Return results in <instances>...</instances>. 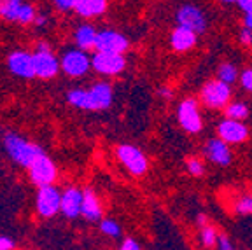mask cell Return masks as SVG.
Instances as JSON below:
<instances>
[{
  "instance_id": "cell-1",
  "label": "cell",
  "mask_w": 252,
  "mask_h": 250,
  "mask_svg": "<svg viewBox=\"0 0 252 250\" xmlns=\"http://www.w3.org/2000/svg\"><path fill=\"white\" fill-rule=\"evenodd\" d=\"M67 102L75 109L83 110H105L114 102V91L109 82H96L88 90L75 88L67 93Z\"/></svg>"
},
{
  "instance_id": "cell-2",
  "label": "cell",
  "mask_w": 252,
  "mask_h": 250,
  "mask_svg": "<svg viewBox=\"0 0 252 250\" xmlns=\"http://www.w3.org/2000/svg\"><path fill=\"white\" fill-rule=\"evenodd\" d=\"M4 147H5V153L9 154V157L12 161H16L20 166H23V168H30L40 156L46 154L42 151V147H39L33 142H28L27 138L20 137L16 133H5Z\"/></svg>"
},
{
  "instance_id": "cell-3",
  "label": "cell",
  "mask_w": 252,
  "mask_h": 250,
  "mask_svg": "<svg viewBox=\"0 0 252 250\" xmlns=\"http://www.w3.org/2000/svg\"><path fill=\"white\" fill-rule=\"evenodd\" d=\"M200 100L209 109H226L231 102V86L219 79H212L203 84L200 91Z\"/></svg>"
},
{
  "instance_id": "cell-4",
  "label": "cell",
  "mask_w": 252,
  "mask_h": 250,
  "mask_svg": "<svg viewBox=\"0 0 252 250\" xmlns=\"http://www.w3.org/2000/svg\"><path fill=\"white\" fill-rule=\"evenodd\" d=\"M177 121L186 133L196 135L203 129V118L196 98H184L177 107Z\"/></svg>"
},
{
  "instance_id": "cell-5",
  "label": "cell",
  "mask_w": 252,
  "mask_h": 250,
  "mask_svg": "<svg viewBox=\"0 0 252 250\" xmlns=\"http://www.w3.org/2000/svg\"><path fill=\"white\" fill-rule=\"evenodd\" d=\"M116 156H118V159L121 161L123 166L135 177H142L147 172V168H149V161H147L146 154L131 144L118 145V149H116Z\"/></svg>"
},
{
  "instance_id": "cell-6",
  "label": "cell",
  "mask_w": 252,
  "mask_h": 250,
  "mask_svg": "<svg viewBox=\"0 0 252 250\" xmlns=\"http://www.w3.org/2000/svg\"><path fill=\"white\" fill-rule=\"evenodd\" d=\"M33 66H35V77L40 79H53L62 70L58 58L53 55L46 42L37 44V49L33 53Z\"/></svg>"
},
{
  "instance_id": "cell-7",
  "label": "cell",
  "mask_w": 252,
  "mask_h": 250,
  "mask_svg": "<svg viewBox=\"0 0 252 250\" xmlns=\"http://www.w3.org/2000/svg\"><path fill=\"white\" fill-rule=\"evenodd\" d=\"M175 20H177V27L193 30L194 33H203L207 30V25H209L207 23V18H205V12L193 4L181 5L177 14H175Z\"/></svg>"
},
{
  "instance_id": "cell-8",
  "label": "cell",
  "mask_w": 252,
  "mask_h": 250,
  "mask_svg": "<svg viewBox=\"0 0 252 250\" xmlns=\"http://www.w3.org/2000/svg\"><path fill=\"white\" fill-rule=\"evenodd\" d=\"M35 207L40 217H53L62 212V192L55 186H44L39 188L35 199Z\"/></svg>"
},
{
  "instance_id": "cell-9",
  "label": "cell",
  "mask_w": 252,
  "mask_h": 250,
  "mask_svg": "<svg viewBox=\"0 0 252 250\" xmlns=\"http://www.w3.org/2000/svg\"><path fill=\"white\" fill-rule=\"evenodd\" d=\"M60 65L68 77H83L91 68V58L83 49H70L63 55Z\"/></svg>"
},
{
  "instance_id": "cell-10",
  "label": "cell",
  "mask_w": 252,
  "mask_h": 250,
  "mask_svg": "<svg viewBox=\"0 0 252 250\" xmlns=\"http://www.w3.org/2000/svg\"><path fill=\"white\" fill-rule=\"evenodd\" d=\"M126 58L123 55H114V53H94L91 58V68L107 77L118 75L125 70Z\"/></svg>"
},
{
  "instance_id": "cell-11",
  "label": "cell",
  "mask_w": 252,
  "mask_h": 250,
  "mask_svg": "<svg viewBox=\"0 0 252 250\" xmlns=\"http://www.w3.org/2000/svg\"><path fill=\"white\" fill-rule=\"evenodd\" d=\"M28 173H30V180L33 184L44 188V186H53L56 175H58V170H56L55 161L44 154L28 168Z\"/></svg>"
},
{
  "instance_id": "cell-12",
  "label": "cell",
  "mask_w": 252,
  "mask_h": 250,
  "mask_svg": "<svg viewBox=\"0 0 252 250\" xmlns=\"http://www.w3.org/2000/svg\"><path fill=\"white\" fill-rule=\"evenodd\" d=\"M130 42L123 33L114 30H102L98 31L94 49L96 53H114V55H123L128 49Z\"/></svg>"
},
{
  "instance_id": "cell-13",
  "label": "cell",
  "mask_w": 252,
  "mask_h": 250,
  "mask_svg": "<svg viewBox=\"0 0 252 250\" xmlns=\"http://www.w3.org/2000/svg\"><path fill=\"white\" fill-rule=\"evenodd\" d=\"M217 137L220 140H224L229 145L244 144L249 138V128L242 121H235V119L224 118L217 125Z\"/></svg>"
},
{
  "instance_id": "cell-14",
  "label": "cell",
  "mask_w": 252,
  "mask_h": 250,
  "mask_svg": "<svg viewBox=\"0 0 252 250\" xmlns=\"http://www.w3.org/2000/svg\"><path fill=\"white\" fill-rule=\"evenodd\" d=\"M7 68L11 74L21 79L35 77V66H33V53L12 51L7 58Z\"/></svg>"
},
{
  "instance_id": "cell-15",
  "label": "cell",
  "mask_w": 252,
  "mask_h": 250,
  "mask_svg": "<svg viewBox=\"0 0 252 250\" xmlns=\"http://www.w3.org/2000/svg\"><path fill=\"white\" fill-rule=\"evenodd\" d=\"M203 154L207 159L212 161L214 164H219V166H228L233 159L229 144H226L224 140H220L219 137L210 138V140L205 142Z\"/></svg>"
},
{
  "instance_id": "cell-16",
  "label": "cell",
  "mask_w": 252,
  "mask_h": 250,
  "mask_svg": "<svg viewBox=\"0 0 252 250\" xmlns=\"http://www.w3.org/2000/svg\"><path fill=\"white\" fill-rule=\"evenodd\" d=\"M198 42V33H194L193 30H188L184 27L173 28V31L170 33V46L175 53H188L191 51Z\"/></svg>"
},
{
  "instance_id": "cell-17",
  "label": "cell",
  "mask_w": 252,
  "mask_h": 250,
  "mask_svg": "<svg viewBox=\"0 0 252 250\" xmlns=\"http://www.w3.org/2000/svg\"><path fill=\"white\" fill-rule=\"evenodd\" d=\"M83 210V191L77 188H68L62 194V212L68 219H75Z\"/></svg>"
},
{
  "instance_id": "cell-18",
  "label": "cell",
  "mask_w": 252,
  "mask_h": 250,
  "mask_svg": "<svg viewBox=\"0 0 252 250\" xmlns=\"http://www.w3.org/2000/svg\"><path fill=\"white\" fill-rule=\"evenodd\" d=\"M81 215L90 222H96L102 219V203H100L98 196L94 194L91 189H84L83 191V210Z\"/></svg>"
},
{
  "instance_id": "cell-19",
  "label": "cell",
  "mask_w": 252,
  "mask_h": 250,
  "mask_svg": "<svg viewBox=\"0 0 252 250\" xmlns=\"http://www.w3.org/2000/svg\"><path fill=\"white\" fill-rule=\"evenodd\" d=\"M107 0H77L74 11L77 12L81 18H96V16H102L107 11Z\"/></svg>"
},
{
  "instance_id": "cell-20",
  "label": "cell",
  "mask_w": 252,
  "mask_h": 250,
  "mask_svg": "<svg viewBox=\"0 0 252 250\" xmlns=\"http://www.w3.org/2000/svg\"><path fill=\"white\" fill-rule=\"evenodd\" d=\"M198 224H200V231H198V240L200 245L205 250H210L214 247H217V240H219V233L212 224L207 222L205 215H198Z\"/></svg>"
},
{
  "instance_id": "cell-21",
  "label": "cell",
  "mask_w": 252,
  "mask_h": 250,
  "mask_svg": "<svg viewBox=\"0 0 252 250\" xmlns=\"http://www.w3.org/2000/svg\"><path fill=\"white\" fill-rule=\"evenodd\" d=\"M96 37H98V31L94 30L93 25H81L74 33V40L77 44V49H83V51L94 49Z\"/></svg>"
},
{
  "instance_id": "cell-22",
  "label": "cell",
  "mask_w": 252,
  "mask_h": 250,
  "mask_svg": "<svg viewBox=\"0 0 252 250\" xmlns=\"http://www.w3.org/2000/svg\"><path fill=\"white\" fill-rule=\"evenodd\" d=\"M23 5V0H0V18L5 21H18Z\"/></svg>"
},
{
  "instance_id": "cell-23",
  "label": "cell",
  "mask_w": 252,
  "mask_h": 250,
  "mask_svg": "<svg viewBox=\"0 0 252 250\" xmlns=\"http://www.w3.org/2000/svg\"><path fill=\"white\" fill-rule=\"evenodd\" d=\"M217 79L231 86V84H235L240 79V72H238V68L233 63H220L219 68H217Z\"/></svg>"
},
{
  "instance_id": "cell-24",
  "label": "cell",
  "mask_w": 252,
  "mask_h": 250,
  "mask_svg": "<svg viewBox=\"0 0 252 250\" xmlns=\"http://www.w3.org/2000/svg\"><path fill=\"white\" fill-rule=\"evenodd\" d=\"M224 114L228 119H235V121H242L249 118V105L244 102H229V105L224 109Z\"/></svg>"
},
{
  "instance_id": "cell-25",
  "label": "cell",
  "mask_w": 252,
  "mask_h": 250,
  "mask_svg": "<svg viewBox=\"0 0 252 250\" xmlns=\"http://www.w3.org/2000/svg\"><path fill=\"white\" fill-rule=\"evenodd\" d=\"M235 212L238 215H251L252 214V194H242L235 201Z\"/></svg>"
},
{
  "instance_id": "cell-26",
  "label": "cell",
  "mask_w": 252,
  "mask_h": 250,
  "mask_svg": "<svg viewBox=\"0 0 252 250\" xmlns=\"http://www.w3.org/2000/svg\"><path fill=\"white\" fill-rule=\"evenodd\" d=\"M100 231L107 236L118 238V236L121 235V226H119L114 219H103L102 222H100Z\"/></svg>"
},
{
  "instance_id": "cell-27",
  "label": "cell",
  "mask_w": 252,
  "mask_h": 250,
  "mask_svg": "<svg viewBox=\"0 0 252 250\" xmlns=\"http://www.w3.org/2000/svg\"><path fill=\"white\" fill-rule=\"evenodd\" d=\"M186 168H188L189 175L193 177H201L205 173V163L200 159V157H189L188 161H186Z\"/></svg>"
},
{
  "instance_id": "cell-28",
  "label": "cell",
  "mask_w": 252,
  "mask_h": 250,
  "mask_svg": "<svg viewBox=\"0 0 252 250\" xmlns=\"http://www.w3.org/2000/svg\"><path fill=\"white\" fill-rule=\"evenodd\" d=\"M240 86L244 88L247 93L252 94V68H245L244 72L240 74Z\"/></svg>"
},
{
  "instance_id": "cell-29",
  "label": "cell",
  "mask_w": 252,
  "mask_h": 250,
  "mask_svg": "<svg viewBox=\"0 0 252 250\" xmlns=\"http://www.w3.org/2000/svg\"><path fill=\"white\" fill-rule=\"evenodd\" d=\"M217 250H236V247L233 245L231 238H229L228 235H224V233H220L219 235V240H217Z\"/></svg>"
},
{
  "instance_id": "cell-30",
  "label": "cell",
  "mask_w": 252,
  "mask_h": 250,
  "mask_svg": "<svg viewBox=\"0 0 252 250\" xmlns=\"http://www.w3.org/2000/svg\"><path fill=\"white\" fill-rule=\"evenodd\" d=\"M238 40H240L242 46H247L251 47L252 46V30H249V28H242L240 33H238Z\"/></svg>"
},
{
  "instance_id": "cell-31",
  "label": "cell",
  "mask_w": 252,
  "mask_h": 250,
  "mask_svg": "<svg viewBox=\"0 0 252 250\" xmlns=\"http://www.w3.org/2000/svg\"><path fill=\"white\" fill-rule=\"evenodd\" d=\"M53 2H55V5L60 11H70L77 4V0H53Z\"/></svg>"
},
{
  "instance_id": "cell-32",
  "label": "cell",
  "mask_w": 252,
  "mask_h": 250,
  "mask_svg": "<svg viewBox=\"0 0 252 250\" xmlns=\"http://www.w3.org/2000/svg\"><path fill=\"white\" fill-rule=\"evenodd\" d=\"M119 250H140V245H138V242H135L133 238H126L125 242L121 243Z\"/></svg>"
},
{
  "instance_id": "cell-33",
  "label": "cell",
  "mask_w": 252,
  "mask_h": 250,
  "mask_svg": "<svg viewBox=\"0 0 252 250\" xmlns=\"http://www.w3.org/2000/svg\"><path fill=\"white\" fill-rule=\"evenodd\" d=\"M236 4H238V7H240L245 14H251L252 12V0H238Z\"/></svg>"
},
{
  "instance_id": "cell-34",
  "label": "cell",
  "mask_w": 252,
  "mask_h": 250,
  "mask_svg": "<svg viewBox=\"0 0 252 250\" xmlns=\"http://www.w3.org/2000/svg\"><path fill=\"white\" fill-rule=\"evenodd\" d=\"M14 247V242L7 236H0V250H11Z\"/></svg>"
},
{
  "instance_id": "cell-35",
  "label": "cell",
  "mask_w": 252,
  "mask_h": 250,
  "mask_svg": "<svg viewBox=\"0 0 252 250\" xmlns=\"http://www.w3.org/2000/svg\"><path fill=\"white\" fill-rule=\"evenodd\" d=\"M158 94H159L161 98H166V100H168V98H172L173 91L170 90V88H159V90H158Z\"/></svg>"
},
{
  "instance_id": "cell-36",
  "label": "cell",
  "mask_w": 252,
  "mask_h": 250,
  "mask_svg": "<svg viewBox=\"0 0 252 250\" xmlns=\"http://www.w3.org/2000/svg\"><path fill=\"white\" fill-rule=\"evenodd\" d=\"M33 23L37 25V27H46L47 25V16L46 14H37V18H35V21Z\"/></svg>"
},
{
  "instance_id": "cell-37",
  "label": "cell",
  "mask_w": 252,
  "mask_h": 250,
  "mask_svg": "<svg viewBox=\"0 0 252 250\" xmlns=\"http://www.w3.org/2000/svg\"><path fill=\"white\" fill-rule=\"evenodd\" d=\"M244 27L249 28V30H252V12H251V14H245V18H244Z\"/></svg>"
},
{
  "instance_id": "cell-38",
  "label": "cell",
  "mask_w": 252,
  "mask_h": 250,
  "mask_svg": "<svg viewBox=\"0 0 252 250\" xmlns=\"http://www.w3.org/2000/svg\"><path fill=\"white\" fill-rule=\"evenodd\" d=\"M219 2H222V4H236L238 0H219Z\"/></svg>"
}]
</instances>
